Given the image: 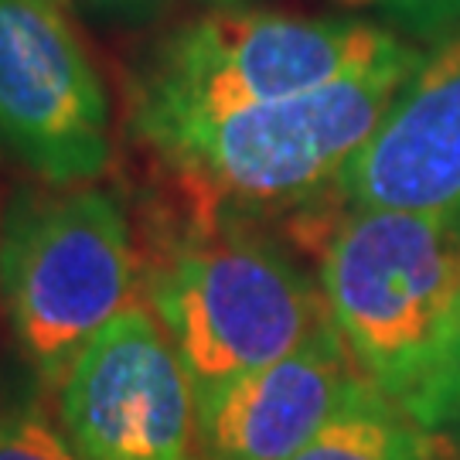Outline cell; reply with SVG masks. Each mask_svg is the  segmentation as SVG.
Masks as SVG:
<instances>
[{"label": "cell", "instance_id": "10", "mask_svg": "<svg viewBox=\"0 0 460 460\" xmlns=\"http://www.w3.org/2000/svg\"><path fill=\"white\" fill-rule=\"evenodd\" d=\"M433 437L365 382L328 427L287 460H433Z\"/></svg>", "mask_w": 460, "mask_h": 460}, {"label": "cell", "instance_id": "13", "mask_svg": "<svg viewBox=\"0 0 460 460\" xmlns=\"http://www.w3.org/2000/svg\"><path fill=\"white\" fill-rule=\"evenodd\" d=\"M351 11H372L385 17L395 34L423 45H444L460 34V0H338Z\"/></svg>", "mask_w": 460, "mask_h": 460}, {"label": "cell", "instance_id": "4", "mask_svg": "<svg viewBox=\"0 0 460 460\" xmlns=\"http://www.w3.org/2000/svg\"><path fill=\"white\" fill-rule=\"evenodd\" d=\"M412 41L362 17H294L222 7L164 31L127 89L133 137L239 113L341 83Z\"/></svg>", "mask_w": 460, "mask_h": 460}, {"label": "cell", "instance_id": "8", "mask_svg": "<svg viewBox=\"0 0 460 460\" xmlns=\"http://www.w3.org/2000/svg\"><path fill=\"white\" fill-rule=\"evenodd\" d=\"M331 198L399 212L460 205V34L423 55Z\"/></svg>", "mask_w": 460, "mask_h": 460}, {"label": "cell", "instance_id": "1", "mask_svg": "<svg viewBox=\"0 0 460 460\" xmlns=\"http://www.w3.org/2000/svg\"><path fill=\"white\" fill-rule=\"evenodd\" d=\"M423 51L410 45L368 72L239 113L140 133L201 215H273L334 195Z\"/></svg>", "mask_w": 460, "mask_h": 460}, {"label": "cell", "instance_id": "6", "mask_svg": "<svg viewBox=\"0 0 460 460\" xmlns=\"http://www.w3.org/2000/svg\"><path fill=\"white\" fill-rule=\"evenodd\" d=\"M0 147L49 188L96 184L113 164V102L51 0H0Z\"/></svg>", "mask_w": 460, "mask_h": 460}, {"label": "cell", "instance_id": "11", "mask_svg": "<svg viewBox=\"0 0 460 460\" xmlns=\"http://www.w3.org/2000/svg\"><path fill=\"white\" fill-rule=\"evenodd\" d=\"M41 389L34 382L0 393V460H85Z\"/></svg>", "mask_w": 460, "mask_h": 460}, {"label": "cell", "instance_id": "7", "mask_svg": "<svg viewBox=\"0 0 460 460\" xmlns=\"http://www.w3.org/2000/svg\"><path fill=\"white\" fill-rule=\"evenodd\" d=\"M55 395L85 460H184L195 440V385L144 300L83 348Z\"/></svg>", "mask_w": 460, "mask_h": 460}, {"label": "cell", "instance_id": "5", "mask_svg": "<svg viewBox=\"0 0 460 460\" xmlns=\"http://www.w3.org/2000/svg\"><path fill=\"white\" fill-rule=\"evenodd\" d=\"M140 300L144 260L119 191H14L0 215V304L34 382L58 389L83 348Z\"/></svg>", "mask_w": 460, "mask_h": 460}, {"label": "cell", "instance_id": "9", "mask_svg": "<svg viewBox=\"0 0 460 460\" xmlns=\"http://www.w3.org/2000/svg\"><path fill=\"white\" fill-rule=\"evenodd\" d=\"M368 378L334 324L277 362L195 402V437L208 460H287L328 427Z\"/></svg>", "mask_w": 460, "mask_h": 460}, {"label": "cell", "instance_id": "2", "mask_svg": "<svg viewBox=\"0 0 460 460\" xmlns=\"http://www.w3.org/2000/svg\"><path fill=\"white\" fill-rule=\"evenodd\" d=\"M317 287L362 376L416 416L460 296V205L324 215Z\"/></svg>", "mask_w": 460, "mask_h": 460}, {"label": "cell", "instance_id": "12", "mask_svg": "<svg viewBox=\"0 0 460 460\" xmlns=\"http://www.w3.org/2000/svg\"><path fill=\"white\" fill-rule=\"evenodd\" d=\"M412 420L429 433H460V296L450 314L440 355L433 362L423 402Z\"/></svg>", "mask_w": 460, "mask_h": 460}, {"label": "cell", "instance_id": "14", "mask_svg": "<svg viewBox=\"0 0 460 460\" xmlns=\"http://www.w3.org/2000/svg\"><path fill=\"white\" fill-rule=\"evenodd\" d=\"M72 4H79L83 11H89L99 21L123 24V28L154 24L171 7V0H72Z\"/></svg>", "mask_w": 460, "mask_h": 460}, {"label": "cell", "instance_id": "3", "mask_svg": "<svg viewBox=\"0 0 460 460\" xmlns=\"http://www.w3.org/2000/svg\"><path fill=\"white\" fill-rule=\"evenodd\" d=\"M144 304L178 351L195 402L331 324L317 277L232 215H201L150 256Z\"/></svg>", "mask_w": 460, "mask_h": 460}, {"label": "cell", "instance_id": "15", "mask_svg": "<svg viewBox=\"0 0 460 460\" xmlns=\"http://www.w3.org/2000/svg\"><path fill=\"white\" fill-rule=\"evenodd\" d=\"M201 7H208V11H222V7H246L249 0H195Z\"/></svg>", "mask_w": 460, "mask_h": 460}, {"label": "cell", "instance_id": "17", "mask_svg": "<svg viewBox=\"0 0 460 460\" xmlns=\"http://www.w3.org/2000/svg\"><path fill=\"white\" fill-rule=\"evenodd\" d=\"M184 460H191V457H184Z\"/></svg>", "mask_w": 460, "mask_h": 460}, {"label": "cell", "instance_id": "16", "mask_svg": "<svg viewBox=\"0 0 460 460\" xmlns=\"http://www.w3.org/2000/svg\"><path fill=\"white\" fill-rule=\"evenodd\" d=\"M51 4H58V7H68V4H72V0H51Z\"/></svg>", "mask_w": 460, "mask_h": 460}]
</instances>
